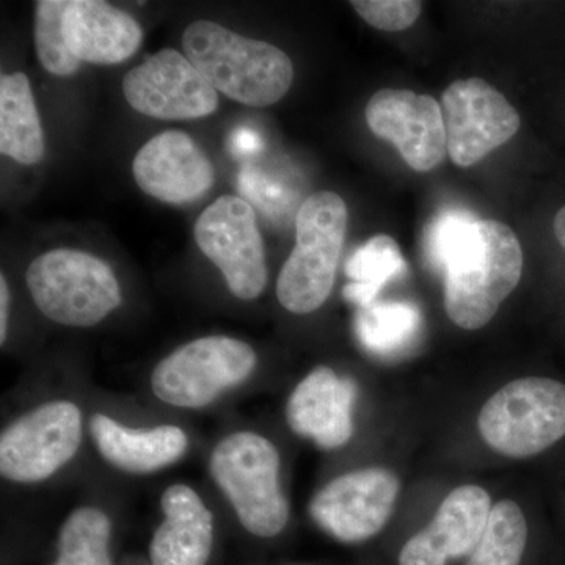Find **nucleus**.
<instances>
[{"instance_id":"nucleus-1","label":"nucleus","mask_w":565,"mask_h":565,"mask_svg":"<svg viewBox=\"0 0 565 565\" xmlns=\"http://www.w3.org/2000/svg\"><path fill=\"white\" fill-rule=\"evenodd\" d=\"M182 47L215 92L245 106H273L291 88L294 65L288 54L217 22L193 21L182 35Z\"/></svg>"},{"instance_id":"nucleus-2","label":"nucleus","mask_w":565,"mask_h":565,"mask_svg":"<svg viewBox=\"0 0 565 565\" xmlns=\"http://www.w3.org/2000/svg\"><path fill=\"white\" fill-rule=\"evenodd\" d=\"M522 273L516 234L504 223L479 218L446 266V315L460 329H481L514 291Z\"/></svg>"},{"instance_id":"nucleus-3","label":"nucleus","mask_w":565,"mask_h":565,"mask_svg":"<svg viewBox=\"0 0 565 565\" xmlns=\"http://www.w3.org/2000/svg\"><path fill=\"white\" fill-rule=\"evenodd\" d=\"M280 470L278 449L253 430L226 435L210 456L212 481L232 505L241 526L259 539L281 534L289 522Z\"/></svg>"},{"instance_id":"nucleus-4","label":"nucleus","mask_w":565,"mask_h":565,"mask_svg":"<svg viewBox=\"0 0 565 565\" xmlns=\"http://www.w3.org/2000/svg\"><path fill=\"white\" fill-rule=\"evenodd\" d=\"M349 212L334 192L308 196L296 217V245L278 275L277 297L285 310L308 315L329 299L348 232Z\"/></svg>"},{"instance_id":"nucleus-5","label":"nucleus","mask_w":565,"mask_h":565,"mask_svg":"<svg viewBox=\"0 0 565 565\" xmlns=\"http://www.w3.org/2000/svg\"><path fill=\"white\" fill-rule=\"evenodd\" d=\"M25 280L41 313L61 326H96L122 302L120 281L109 264L73 248L33 259Z\"/></svg>"},{"instance_id":"nucleus-6","label":"nucleus","mask_w":565,"mask_h":565,"mask_svg":"<svg viewBox=\"0 0 565 565\" xmlns=\"http://www.w3.org/2000/svg\"><path fill=\"white\" fill-rule=\"evenodd\" d=\"M256 364L258 355L245 341L225 334L199 338L156 364L151 392L170 407L200 411L243 385Z\"/></svg>"},{"instance_id":"nucleus-7","label":"nucleus","mask_w":565,"mask_h":565,"mask_svg":"<svg viewBox=\"0 0 565 565\" xmlns=\"http://www.w3.org/2000/svg\"><path fill=\"white\" fill-rule=\"evenodd\" d=\"M478 426L500 455H539L565 437V385L545 377L511 382L487 401Z\"/></svg>"},{"instance_id":"nucleus-8","label":"nucleus","mask_w":565,"mask_h":565,"mask_svg":"<svg viewBox=\"0 0 565 565\" xmlns=\"http://www.w3.org/2000/svg\"><path fill=\"white\" fill-rule=\"evenodd\" d=\"M84 419L68 399L46 401L13 419L0 434V475L14 484H39L79 452Z\"/></svg>"},{"instance_id":"nucleus-9","label":"nucleus","mask_w":565,"mask_h":565,"mask_svg":"<svg viewBox=\"0 0 565 565\" xmlns=\"http://www.w3.org/2000/svg\"><path fill=\"white\" fill-rule=\"evenodd\" d=\"M195 241L234 297L262 296L267 286L266 253L250 203L234 195L215 200L195 223Z\"/></svg>"},{"instance_id":"nucleus-10","label":"nucleus","mask_w":565,"mask_h":565,"mask_svg":"<svg viewBox=\"0 0 565 565\" xmlns=\"http://www.w3.org/2000/svg\"><path fill=\"white\" fill-rule=\"evenodd\" d=\"M399 479L385 468H363L338 476L311 500V519L343 544H359L384 530L393 514Z\"/></svg>"},{"instance_id":"nucleus-11","label":"nucleus","mask_w":565,"mask_h":565,"mask_svg":"<svg viewBox=\"0 0 565 565\" xmlns=\"http://www.w3.org/2000/svg\"><path fill=\"white\" fill-rule=\"evenodd\" d=\"M448 154L457 167L475 166L520 129L519 111L489 82H452L441 96Z\"/></svg>"},{"instance_id":"nucleus-12","label":"nucleus","mask_w":565,"mask_h":565,"mask_svg":"<svg viewBox=\"0 0 565 565\" xmlns=\"http://www.w3.org/2000/svg\"><path fill=\"white\" fill-rule=\"evenodd\" d=\"M122 93L134 110L158 120H196L214 114L218 93L181 52L159 51L129 71Z\"/></svg>"},{"instance_id":"nucleus-13","label":"nucleus","mask_w":565,"mask_h":565,"mask_svg":"<svg viewBox=\"0 0 565 565\" xmlns=\"http://www.w3.org/2000/svg\"><path fill=\"white\" fill-rule=\"evenodd\" d=\"M366 122L390 141L415 172H430L448 154L444 110L433 96L384 88L367 103Z\"/></svg>"},{"instance_id":"nucleus-14","label":"nucleus","mask_w":565,"mask_h":565,"mask_svg":"<svg viewBox=\"0 0 565 565\" xmlns=\"http://www.w3.org/2000/svg\"><path fill=\"white\" fill-rule=\"evenodd\" d=\"M132 174L141 191L163 203L193 202L214 184L210 159L181 131H166L147 141L134 158Z\"/></svg>"},{"instance_id":"nucleus-15","label":"nucleus","mask_w":565,"mask_h":565,"mask_svg":"<svg viewBox=\"0 0 565 565\" xmlns=\"http://www.w3.org/2000/svg\"><path fill=\"white\" fill-rule=\"evenodd\" d=\"M492 500L482 487L462 486L445 498L433 522L408 539L399 565H445L471 555L484 534Z\"/></svg>"},{"instance_id":"nucleus-16","label":"nucleus","mask_w":565,"mask_h":565,"mask_svg":"<svg viewBox=\"0 0 565 565\" xmlns=\"http://www.w3.org/2000/svg\"><path fill=\"white\" fill-rule=\"evenodd\" d=\"M356 384L319 366L296 385L286 403V422L294 434L319 448L338 449L351 440Z\"/></svg>"},{"instance_id":"nucleus-17","label":"nucleus","mask_w":565,"mask_h":565,"mask_svg":"<svg viewBox=\"0 0 565 565\" xmlns=\"http://www.w3.org/2000/svg\"><path fill=\"white\" fill-rule=\"evenodd\" d=\"M99 456L115 470L128 475H152L180 462L189 449L185 430L173 424L129 427L106 414L92 415L88 423Z\"/></svg>"},{"instance_id":"nucleus-18","label":"nucleus","mask_w":565,"mask_h":565,"mask_svg":"<svg viewBox=\"0 0 565 565\" xmlns=\"http://www.w3.org/2000/svg\"><path fill=\"white\" fill-rule=\"evenodd\" d=\"M162 522L148 546L151 565H207L214 550L211 509L188 484L167 487L161 497Z\"/></svg>"},{"instance_id":"nucleus-19","label":"nucleus","mask_w":565,"mask_h":565,"mask_svg":"<svg viewBox=\"0 0 565 565\" xmlns=\"http://www.w3.org/2000/svg\"><path fill=\"white\" fill-rule=\"evenodd\" d=\"M63 33L71 52L81 62L95 65L128 61L143 40L139 22L99 0H70Z\"/></svg>"},{"instance_id":"nucleus-20","label":"nucleus","mask_w":565,"mask_h":565,"mask_svg":"<svg viewBox=\"0 0 565 565\" xmlns=\"http://www.w3.org/2000/svg\"><path fill=\"white\" fill-rule=\"evenodd\" d=\"M0 152L24 166H35L44 156L43 128L24 73L0 79Z\"/></svg>"},{"instance_id":"nucleus-21","label":"nucleus","mask_w":565,"mask_h":565,"mask_svg":"<svg viewBox=\"0 0 565 565\" xmlns=\"http://www.w3.org/2000/svg\"><path fill=\"white\" fill-rule=\"evenodd\" d=\"M422 330V311L408 302H374L356 315L360 344L382 359H396L411 351Z\"/></svg>"},{"instance_id":"nucleus-22","label":"nucleus","mask_w":565,"mask_h":565,"mask_svg":"<svg viewBox=\"0 0 565 565\" xmlns=\"http://www.w3.org/2000/svg\"><path fill=\"white\" fill-rule=\"evenodd\" d=\"M114 525L96 505H81L63 520L50 565H114Z\"/></svg>"},{"instance_id":"nucleus-23","label":"nucleus","mask_w":565,"mask_h":565,"mask_svg":"<svg viewBox=\"0 0 565 565\" xmlns=\"http://www.w3.org/2000/svg\"><path fill=\"white\" fill-rule=\"evenodd\" d=\"M405 269L407 264L396 241L377 234L356 248L345 263V275L351 282L344 286V297L359 308L370 307L388 281L399 277Z\"/></svg>"},{"instance_id":"nucleus-24","label":"nucleus","mask_w":565,"mask_h":565,"mask_svg":"<svg viewBox=\"0 0 565 565\" xmlns=\"http://www.w3.org/2000/svg\"><path fill=\"white\" fill-rule=\"evenodd\" d=\"M527 539L526 519L511 500L494 504L481 541L467 565H520Z\"/></svg>"},{"instance_id":"nucleus-25","label":"nucleus","mask_w":565,"mask_h":565,"mask_svg":"<svg viewBox=\"0 0 565 565\" xmlns=\"http://www.w3.org/2000/svg\"><path fill=\"white\" fill-rule=\"evenodd\" d=\"M70 0H40L35 3V50L40 63L55 76H71L81 61L71 52L63 33Z\"/></svg>"},{"instance_id":"nucleus-26","label":"nucleus","mask_w":565,"mask_h":565,"mask_svg":"<svg viewBox=\"0 0 565 565\" xmlns=\"http://www.w3.org/2000/svg\"><path fill=\"white\" fill-rule=\"evenodd\" d=\"M478 221L473 212L449 207L430 222L424 234V253L427 262L433 264L438 273L445 274L449 259L467 239Z\"/></svg>"},{"instance_id":"nucleus-27","label":"nucleus","mask_w":565,"mask_h":565,"mask_svg":"<svg viewBox=\"0 0 565 565\" xmlns=\"http://www.w3.org/2000/svg\"><path fill=\"white\" fill-rule=\"evenodd\" d=\"M351 6L367 24L385 32L405 31L423 10V3L416 0H353Z\"/></svg>"},{"instance_id":"nucleus-28","label":"nucleus","mask_w":565,"mask_h":565,"mask_svg":"<svg viewBox=\"0 0 565 565\" xmlns=\"http://www.w3.org/2000/svg\"><path fill=\"white\" fill-rule=\"evenodd\" d=\"M237 188L244 199L256 204L266 214H278L285 210L286 200H288L285 189L258 169L244 167L237 180Z\"/></svg>"},{"instance_id":"nucleus-29","label":"nucleus","mask_w":565,"mask_h":565,"mask_svg":"<svg viewBox=\"0 0 565 565\" xmlns=\"http://www.w3.org/2000/svg\"><path fill=\"white\" fill-rule=\"evenodd\" d=\"M263 145L262 136L247 126L236 129L230 137V150L237 159H248L259 154Z\"/></svg>"},{"instance_id":"nucleus-30","label":"nucleus","mask_w":565,"mask_h":565,"mask_svg":"<svg viewBox=\"0 0 565 565\" xmlns=\"http://www.w3.org/2000/svg\"><path fill=\"white\" fill-rule=\"evenodd\" d=\"M10 289L7 278L0 277V343H6L9 332Z\"/></svg>"},{"instance_id":"nucleus-31","label":"nucleus","mask_w":565,"mask_h":565,"mask_svg":"<svg viewBox=\"0 0 565 565\" xmlns=\"http://www.w3.org/2000/svg\"><path fill=\"white\" fill-rule=\"evenodd\" d=\"M553 230H555L557 243L565 250V206L557 211L555 222H553Z\"/></svg>"}]
</instances>
